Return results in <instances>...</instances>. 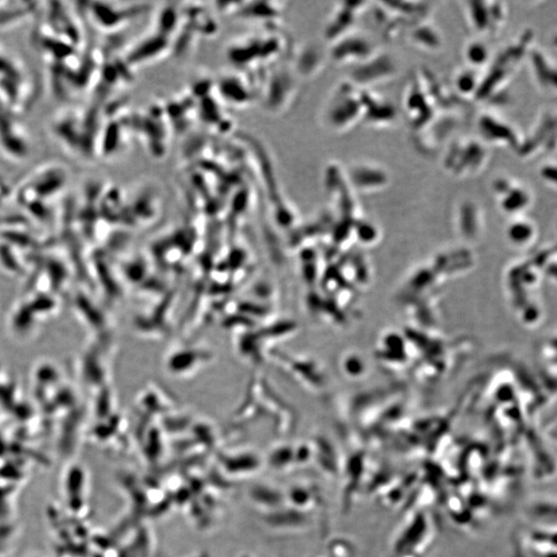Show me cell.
I'll use <instances>...</instances> for the list:
<instances>
[{
	"instance_id": "8992f818",
	"label": "cell",
	"mask_w": 557,
	"mask_h": 557,
	"mask_svg": "<svg viewBox=\"0 0 557 557\" xmlns=\"http://www.w3.org/2000/svg\"><path fill=\"white\" fill-rule=\"evenodd\" d=\"M467 59L474 66H482L491 58L490 50L484 43L474 42L467 48Z\"/></svg>"
},
{
	"instance_id": "277c9868",
	"label": "cell",
	"mask_w": 557,
	"mask_h": 557,
	"mask_svg": "<svg viewBox=\"0 0 557 557\" xmlns=\"http://www.w3.org/2000/svg\"><path fill=\"white\" fill-rule=\"evenodd\" d=\"M469 9L473 27L485 35H496L507 19V8L502 3H474Z\"/></svg>"
},
{
	"instance_id": "52a82bcc",
	"label": "cell",
	"mask_w": 557,
	"mask_h": 557,
	"mask_svg": "<svg viewBox=\"0 0 557 557\" xmlns=\"http://www.w3.org/2000/svg\"><path fill=\"white\" fill-rule=\"evenodd\" d=\"M539 176L544 184L557 190V160L546 161L539 168Z\"/></svg>"
},
{
	"instance_id": "9c48e42d",
	"label": "cell",
	"mask_w": 557,
	"mask_h": 557,
	"mask_svg": "<svg viewBox=\"0 0 557 557\" xmlns=\"http://www.w3.org/2000/svg\"><path fill=\"white\" fill-rule=\"evenodd\" d=\"M553 46L557 49V33L554 34L553 37Z\"/></svg>"
},
{
	"instance_id": "3957f363",
	"label": "cell",
	"mask_w": 557,
	"mask_h": 557,
	"mask_svg": "<svg viewBox=\"0 0 557 557\" xmlns=\"http://www.w3.org/2000/svg\"><path fill=\"white\" fill-rule=\"evenodd\" d=\"M493 190L497 192L500 205L507 211L522 212L533 202L530 188L519 181L500 178L494 182Z\"/></svg>"
},
{
	"instance_id": "7a4b0ae2",
	"label": "cell",
	"mask_w": 557,
	"mask_h": 557,
	"mask_svg": "<svg viewBox=\"0 0 557 557\" xmlns=\"http://www.w3.org/2000/svg\"><path fill=\"white\" fill-rule=\"evenodd\" d=\"M530 78L544 97L557 98V62L545 50L531 48L527 61Z\"/></svg>"
},
{
	"instance_id": "5b68a950",
	"label": "cell",
	"mask_w": 557,
	"mask_h": 557,
	"mask_svg": "<svg viewBox=\"0 0 557 557\" xmlns=\"http://www.w3.org/2000/svg\"><path fill=\"white\" fill-rule=\"evenodd\" d=\"M480 128L487 142L515 150L516 152L522 146L523 136L510 123L497 117L484 116L481 119Z\"/></svg>"
},
{
	"instance_id": "6da1fadb",
	"label": "cell",
	"mask_w": 557,
	"mask_h": 557,
	"mask_svg": "<svg viewBox=\"0 0 557 557\" xmlns=\"http://www.w3.org/2000/svg\"><path fill=\"white\" fill-rule=\"evenodd\" d=\"M517 153L529 160L557 154V110H544L538 115Z\"/></svg>"
},
{
	"instance_id": "ba28073f",
	"label": "cell",
	"mask_w": 557,
	"mask_h": 557,
	"mask_svg": "<svg viewBox=\"0 0 557 557\" xmlns=\"http://www.w3.org/2000/svg\"><path fill=\"white\" fill-rule=\"evenodd\" d=\"M476 79L475 74L471 73H462V76L458 81V86L461 92L472 93L478 92L479 83Z\"/></svg>"
}]
</instances>
